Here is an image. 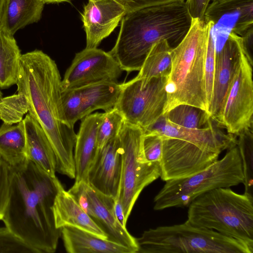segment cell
Wrapping results in <instances>:
<instances>
[{
  "label": "cell",
  "instance_id": "obj_31",
  "mask_svg": "<svg viewBox=\"0 0 253 253\" xmlns=\"http://www.w3.org/2000/svg\"><path fill=\"white\" fill-rule=\"evenodd\" d=\"M213 28L214 27L210 30L208 34L205 64V84L208 111L212 97L215 57L217 51Z\"/></svg>",
  "mask_w": 253,
  "mask_h": 253
},
{
  "label": "cell",
  "instance_id": "obj_41",
  "mask_svg": "<svg viewBox=\"0 0 253 253\" xmlns=\"http://www.w3.org/2000/svg\"><path fill=\"white\" fill-rule=\"evenodd\" d=\"M4 2H5V0H0V30L1 20L2 13H3Z\"/></svg>",
  "mask_w": 253,
  "mask_h": 253
},
{
  "label": "cell",
  "instance_id": "obj_10",
  "mask_svg": "<svg viewBox=\"0 0 253 253\" xmlns=\"http://www.w3.org/2000/svg\"><path fill=\"white\" fill-rule=\"evenodd\" d=\"M252 66L243 48L222 105L212 119L219 126L225 128L227 133L236 136L242 131L253 127Z\"/></svg>",
  "mask_w": 253,
  "mask_h": 253
},
{
  "label": "cell",
  "instance_id": "obj_15",
  "mask_svg": "<svg viewBox=\"0 0 253 253\" xmlns=\"http://www.w3.org/2000/svg\"><path fill=\"white\" fill-rule=\"evenodd\" d=\"M126 14L114 0H88L81 14L86 33V48H97Z\"/></svg>",
  "mask_w": 253,
  "mask_h": 253
},
{
  "label": "cell",
  "instance_id": "obj_4",
  "mask_svg": "<svg viewBox=\"0 0 253 253\" xmlns=\"http://www.w3.org/2000/svg\"><path fill=\"white\" fill-rule=\"evenodd\" d=\"M211 21L192 19L183 40L171 50V67L165 88L163 115L180 104L193 106L208 114L205 84L208 36Z\"/></svg>",
  "mask_w": 253,
  "mask_h": 253
},
{
  "label": "cell",
  "instance_id": "obj_30",
  "mask_svg": "<svg viewBox=\"0 0 253 253\" xmlns=\"http://www.w3.org/2000/svg\"><path fill=\"white\" fill-rule=\"evenodd\" d=\"M124 121L122 115L114 107L103 113L97 132L98 150L102 148L112 138L119 135Z\"/></svg>",
  "mask_w": 253,
  "mask_h": 253
},
{
  "label": "cell",
  "instance_id": "obj_13",
  "mask_svg": "<svg viewBox=\"0 0 253 253\" xmlns=\"http://www.w3.org/2000/svg\"><path fill=\"white\" fill-rule=\"evenodd\" d=\"M212 119L204 127L188 128L176 125L163 115L144 132H153L195 144L218 155L237 144V136L224 132Z\"/></svg>",
  "mask_w": 253,
  "mask_h": 253
},
{
  "label": "cell",
  "instance_id": "obj_36",
  "mask_svg": "<svg viewBox=\"0 0 253 253\" xmlns=\"http://www.w3.org/2000/svg\"><path fill=\"white\" fill-rule=\"evenodd\" d=\"M121 5L127 14L141 9L185 0H114Z\"/></svg>",
  "mask_w": 253,
  "mask_h": 253
},
{
  "label": "cell",
  "instance_id": "obj_33",
  "mask_svg": "<svg viewBox=\"0 0 253 253\" xmlns=\"http://www.w3.org/2000/svg\"><path fill=\"white\" fill-rule=\"evenodd\" d=\"M162 136L153 132H144L143 150L145 159L149 162L160 163L162 157Z\"/></svg>",
  "mask_w": 253,
  "mask_h": 253
},
{
  "label": "cell",
  "instance_id": "obj_7",
  "mask_svg": "<svg viewBox=\"0 0 253 253\" xmlns=\"http://www.w3.org/2000/svg\"><path fill=\"white\" fill-rule=\"evenodd\" d=\"M243 165L237 144L206 169L190 176L169 180L154 199V210L185 207L199 196L218 188L243 183Z\"/></svg>",
  "mask_w": 253,
  "mask_h": 253
},
{
  "label": "cell",
  "instance_id": "obj_21",
  "mask_svg": "<svg viewBox=\"0 0 253 253\" xmlns=\"http://www.w3.org/2000/svg\"><path fill=\"white\" fill-rule=\"evenodd\" d=\"M60 232L69 253H135L129 248L77 228L65 226Z\"/></svg>",
  "mask_w": 253,
  "mask_h": 253
},
{
  "label": "cell",
  "instance_id": "obj_27",
  "mask_svg": "<svg viewBox=\"0 0 253 253\" xmlns=\"http://www.w3.org/2000/svg\"><path fill=\"white\" fill-rule=\"evenodd\" d=\"M164 115L176 125L193 129L205 127L211 119L205 111L187 104L177 105Z\"/></svg>",
  "mask_w": 253,
  "mask_h": 253
},
{
  "label": "cell",
  "instance_id": "obj_22",
  "mask_svg": "<svg viewBox=\"0 0 253 253\" xmlns=\"http://www.w3.org/2000/svg\"><path fill=\"white\" fill-rule=\"evenodd\" d=\"M43 0H5L0 30L13 36L19 29L41 18Z\"/></svg>",
  "mask_w": 253,
  "mask_h": 253
},
{
  "label": "cell",
  "instance_id": "obj_18",
  "mask_svg": "<svg viewBox=\"0 0 253 253\" xmlns=\"http://www.w3.org/2000/svg\"><path fill=\"white\" fill-rule=\"evenodd\" d=\"M52 210L57 228L73 227L85 230L101 238L108 239L107 235L101 227L84 211L62 185L55 196Z\"/></svg>",
  "mask_w": 253,
  "mask_h": 253
},
{
  "label": "cell",
  "instance_id": "obj_25",
  "mask_svg": "<svg viewBox=\"0 0 253 253\" xmlns=\"http://www.w3.org/2000/svg\"><path fill=\"white\" fill-rule=\"evenodd\" d=\"M168 42L163 40L154 44L135 77L143 87L153 79L168 78L171 67V50Z\"/></svg>",
  "mask_w": 253,
  "mask_h": 253
},
{
  "label": "cell",
  "instance_id": "obj_26",
  "mask_svg": "<svg viewBox=\"0 0 253 253\" xmlns=\"http://www.w3.org/2000/svg\"><path fill=\"white\" fill-rule=\"evenodd\" d=\"M21 55L13 36L0 30V88H7L16 84Z\"/></svg>",
  "mask_w": 253,
  "mask_h": 253
},
{
  "label": "cell",
  "instance_id": "obj_16",
  "mask_svg": "<svg viewBox=\"0 0 253 253\" xmlns=\"http://www.w3.org/2000/svg\"><path fill=\"white\" fill-rule=\"evenodd\" d=\"M243 49L241 37L230 32L221 49L216 51L211 102L209 116L219 112L232 82Z\"/></svg>",
  "mask_w": 253,
  "mask_h": 253
},
{
  "label": "cell",
  "instance_id": "obj_38",
  "mask_svg": "<svg viewBox=\"0 0 253 253\" xmlns=\"http://www.w3.org/2000/svg\"><path fill=\"white\" fill-rule=\"evenodd\" d=\"M243 48L249 61L253 65L252 52L253 44V28L241 36Z\"/></svg>",
  "mask_w": 253,
  "mask_h": 253
},
{
  "label": "cell",
  "instance_id": "obj_43",
  "mask_svg": "<svg viewBox=\"0 0 253 253\" xmlns=\"http://www.w3.org/2000/svg\"></svg>",
  "mask_w": 253,
  "mask_h": 253
},
{
  "label": "cell",
  "instance_id": "obj_12",
  "mask_svg": "<svg viewBox=\"0 0 253 253\" xmlns=\"http://www.w3.org/2000/svg\"><path fill=\"white\" fill-rule=\"evenodd\" d=\"M121 84L101 82L62 91L63 109L71 127L92 112H105L114 108L119 96Z\"/></svg>",
  "mask_w": 253,
  "mask_h": 253
},
{
  "label": "cell",
  "instance_id": "obj_11",
  "mask_svg": "<svg viewBox=\"0 0 253 253\" xmlns=\"http://www.w3.org/2000/svg\"><path fill=\"white\" fill-rule=\"evenodd\" d=\"M109 52L85 48L77 53L61 81L62 91L101 82H115L122 74Z\"/></svg>",
  "mask_w": 253,
  "mask_h": 253
},
{
  "label": "cell",
  "instance_id": "obj_28",
  "mask_svg": "<svg viewBox=\"0 0 253 253\" xmlns=\"http://www.w3.org/2000/svg\"><path fill=\"white\" fill-rule=\"evenodd\" d=\"M237 136V145L243 165L244 193L253 197V127L242 131Z\"/></svg>",
  "mask_w": 253,
  "mask_h": 253
},
{
  "label": "cell",
  "instance_id": "obj_39",
  "mask_svg": "<svg viewBox=\"0 0 253 253\" xmlns=\"http://www.w3.org/2000/svg\"><path fill=\"white\" fill-rule=\"evenodd\" d=\"M114 211L116 217L119 221L123 226L126 227L127 221L126 220L125 217L122 205L117 196H116L115 199Z\"/></svg>",
  "mask_w": 253,
  "mask_h": 253
},
{
  "label": "cell",
  "instance_id": "obj_20",
  "mask_svg": "<svg viewBox=\"0 0 253 253\" xmlns=\"http://www.w3.org/2000/svg\"><path fill=\"white\" fill-rule=\"evenodd\" d=\"M23 120L28 160L49 175L55 176V155L44 130L38 122L29 113Z\"/></svg>",
  "mask_w": 253,
  "mask_h": 253
},
{
  "label": "cell",
  "instance_id": "obj_3",
  "mask_svg": "<svg viewBox=\"0 0 253 253\" xmlns=\"http://www.w3.org/2000/svg\"><path fill=\"white\" fill-rule=\"evenodd\" d=\"M192 22L185 1L126 14L122 19L115 44L109 52L123 71H139L154 44L166 40L174 47L187 34Z\"/></svg>",
  "mask_w": 253,
  "mask_h": 253
},
{
  "label": "cell",
  "instance_id": "obj_35",
  "mask_svg": "<svg viewBox=\"0 0 253 253\" xmlns=\"http://www.w3.org/2000/svg\"><path fill=\"white\" fill-rule=\"evenodd\" d=\"M85 181L74 183L68 192L75 198L79 205L91 217H93L91 204L86 191Z\"/></svg>",
  "mask_w": 253,
  "mask_h": 253
},
{
  "label": "cell",
  "instance_id": "obj_19",
  "mask_svg": "<svg viewBox=\"0 0 253 253\" xmlns=\"http://www.w3.org/2000/svg\"><path fill=\"white\" fill-rule=\"evenodd\" d=\"M103 113L90 114L82 120L74 148L76 170L75 183L87 182L90 166L98 150V129L102 120Z\"/></svg>",
  "mask_w": 253,
  "mask_h": 253
},
{
  "label": "cell",
  "instance_id": "obj_34",
  "mask_svg": "<svg viewBox=\"0 0 253 253\" xmlns=\"http://www.w3.org/2000/svg\"><path fill=\"white\" fill-rule=\"evenodd\" d=\"M11 174V168L0 156V220L7 202Z\"/></svg>",
  "mask_w": 253,
  "mask_h": 253
},
{
  "label": "cell",
  "instance_id": "obj_29",
  "mask_svg": "<svg viewBox=\"0 0 253 253\" xmlns=\"http://www.w3.org/2000/svg\"><path fill=\"white\" fill-rule=\"evenodd\" d=\"M28 113V107L25 97L16 92L14 94L2 97L0 100V119L4 123L14 125L23 119Z\"/></svg>",
  "mask_w": 253,
  "mask_h": 253
},
{
  "label": "cell",
  "instance_id": "obj_23",
  "mask_svg": "<svg viewBox=\"0 0 253 253\" xmlns=\"http://www.w3.org/2000/svg\"><path fill=\"white\" fill-rule=\"evenodd\" d=\"M0 156L12 169L28 161L23 120L17 124L3 123L0 127Z\"/></svg>",
  "mask_w": 253,
  "mask_h": 253
},
{
  "label": "cell",
  "instance_id": "obj_8",
  "mask_svg": "<svg viewBox=\"0 0 253 253\" xmlns=\"http://www.w3.org/2000/svg\"><path fill=\"white\" fill-rule=\"evenodd\" d=\"M144 131L124 121L119 133L121 174L117 195L127 221L142 190L160 177V164L148 162L144 157Z\"/></svg>",
  "mask_w": 253,
  "mask_h": 253
},
{
  "label": "cell",
  "instance_id": "obj_6",
  "mask_svg": "<svg viewBox=\"0 0 253 253\" xmlns=\"http://www.w3.org/2000/svg\"><path fill=\"white\" fill-rule=\"evenodd\" d=\"M136 240V253H253V245L187 221L150 228Z\"/></svg>",
  "mask_w": 253,
  "mask_h": 253
},
{
  "label": "cell",
  "instance_id": "obj_32",
  "mask_svg": "<svg viewBox=\"0 0 253 253\" xmlns=\"http://www.w3.org/2000/svg\"><path fill=\"white\" fill-rule=\"evenodd\" d=\"M0 253H40L6 226L0 228Z\"/></svg>",
  "mask_w": 253,
  "mask_h": 253
},
{
  "label": "cell",
  "instance_id": "obj_5",
  "mask_svg": "<svg viewBox=\"0 0 253 253\" xmlns=\"http://www.w3.org/2000/svg\"><path fill=\"white\" fill-rule=\"evenodd\" d=\"M187 221L253 245V197L218 188L199 196L188 206Z\"/></svg>",
  "mask_w": 253,
  "mask_h": 253
},
{
  "label": "cell",
  "instance_id": "obj_2",
  "mask_svg": "<svg viewBox=\"0 0 253 253\" xmlns=\"http://www.w3.org/2000/svg\"><path fill=\"white\" fill-rule=\"evenodd\" d=\"M61 185L56 176L49 175L29 160L12 169L8 200L1 220L40 253H54L61 237L52 207Z\"/></svg>",
  "mask_w": 253,
  "mask_h": 253
},
{
  "label": "cell",
  "instance_id": "obj_37",
  "mask_svg": "<svg viewBox=\"0 0 253 253\" xmlns=\"http://www.w3.org/2000/svg\"><path fill=\"white\" fill-rule=\"evenodd\" d=\"M211 0H186L188 11L194 19L204 20L206 11Z\"/></svg>",
  "mask_w": 253,
  "mask_h": 253
},
{
  "label": "cell",
  "instance_id": "obj_42",
  "mask_svg": "<svg viewBox=\"0 0 253 253\" xmlns=\"http://www.w3.org/2000/svg\"><path fill=\"white\" fill-rule=\"evenodd\" d=\"M2 97V93L1 91L0 90V100L1 99Z\"/></svg>",
  "mask_w": 253,
  "mask_h": 253
},
{
  "label": "cell",
  "instance_id": "obj_40",
  "mask_svg": "<svg viewBox=\"0 0 253 253\" xmlns=\"http://www.w3.org/2000/svg\"><path fill=\"white\" fill-rule=\"evenodd\" d=\"M45 3H59L61 2H69L71 0H43Z\"/></svg>",
  "mask_w": 253,
  "mask_h": 253
},
{
  "label": "cell",
  "instance_id": "obj_17",
  "mask_svg": "<svg viewBox=\"0 0 253 253\" xmlns=\"http://www.w3.org/2000/svg\"><path fill=\"white\" fill-rule=\"evenodd\" d=\"M86 187L93 212V219L107 235V240L129 248L136 253V238L122 225L115 215V198L97 191L87 183Z\"/></svg>",
  "mask_w": 253,
  "mask_h": 253
},
{
  "label": "cell",
  "instance_id": "obj_24",
  "mask_svg": "<svg viewBox=\"0 0 253 253\" xmlns=\"http://www.w3.org/2000/svg\"><path fill=\"white\" fill-rule=\"evenodd\" d=\"M239 14L236 25L230 31L239 35L253 26V0H212L205 14V22L215 26L224 15Z\"/></svg>",
  "mask_w": 253,
  "mask_h": 253
},
{
  "label": "cell",
  "instance_id": "obj_14",
  "mask_svg": "<svg viewBox=\"0 0 253 253\" xmlns=\"http://www.w3.org/2000/svg\"><path fill=\"white\" fill-rule=\"evenodd\" d=\"M121 174L119 135L97 150L87 173V183L97 191L116 198Z\"/></svg>",
  "mask_w": 253,
  "mask_h": 253
},
{
  "label": "cell",
  "instance_id": "obj_1",
  "mask_svg": "<svg viewBox=\"0 0 253 253\" xmlns=\"http://www.w3.org/2000/svg\"><path fill=\"white\" fill-rule=\"evenodd\" d=\"M61 81L55 61L42 51L36 49L21 55L17 92L25 97L28 113L42 126L51 144L56 172L73 179L77 134L64 112Z\"/></svg>",
  "mask_w": 253,
  "mask_h": 253
},
{
  "label": "cell",
  "instance_id": "obj_9",
  "mask_svg": "<svg viewBox=\"0 0 253 253\" xmlns=\"http://www.w3.org/2000/svg\"><path fill=\"white\" fill-rule=\"evenodd\" d=\"M167 77L154 78L143 87L136 77L121 84L114 108L125 121L145 130L163 115L167 101L165 85Z\"/></svg>",
  "mask_w": 253,
  "mask_h": 253
}]
</instances>
